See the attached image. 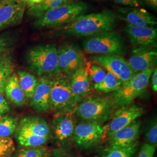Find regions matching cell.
I'll return each instance as SVG.
<instances>
[{"instance_id": "11", "label": "cell", "mask_w": 157, "mask_h": 157, "mask_svg": "<svg viewBox=\"0 0 157 157\" xmlns=\"http://www.w3.org/2000/svg\"><path fill=\"white\" fill-rule=\"evenodd\" d=\"M76 125L75 110L56 113L52 121L51 135L59 145L67 144L73 140Z\"/></svg>"}, {"instance_id": "17", "label": "cell", "mask_w": 157, "mask_h": 157, "mask_svg": "<svg viewBox=\"0 0 157 157\" xmlns=\"http://www.w3.org/2000/svg\"><path fill=\"white\" fill-rule=\"evenodd\" d=\"M124 32L134 47H157V29L154 27H140L127 24Z\"/></svg>"}, {"instance_id": "30", "label": "cell", "mask_w": 157, "mask_h": 157, "mask_svg": "<svg viewBox=\"0 0 157 157\" xmlns=\"http://www.w3.org/2000/svg\"><path fill=\"white\" fill-rule=\"evenodd\" d=\"M15 41V37L12 34H0V56L10 52L14 46Z\"/></svg>"}, {"instance_id": "14", "label": "cell", "mask_w": 157, "mask_h": 157, "mask_svg": "<svg viewBox=\"0 0 157 157\" xmlns=\"http://www.w3.org/2000/svg\"><path fill=\"white\" fill-rule=\"evenodd\" d=\"M25 0H0V32L22 22Z\"/></svg>"}, {"instance_id": "36", "label": "cell", "mask_w": 157, "mask_h": 157, "mask_svg": "<svg viewBox=\"0 0 157 157\" xmlns=\"http://www.w3.org/2000/svg\"><path fill=\"white\" fill-rule=\"evenodd\" d=\"M150 78L151 80V87L152 90L154 92L156 93L157 91V69L156 67L154 68Z\"/></svg>"}, {"instance_id": "27", "label": "cell", "mask_w": 157, "mask_h": 157, "mask_svg": "<svg viewBox=\"0 0 157 157\" xmlns=\"http://www.w3.org/2000/svg\"><path fill=\"white\" fill-rule=\"evenodd\" d=\"M122 82L112 73L107 72L104 79L100 83L92 86L93 89L101 93H112L118 90Z\"/></svg>"}, {"instance_id": "29", "label": "cell", "mask_w": 157, "mask_h": 157, "mask_svg": "<svg viewBox=\"0 0 157 157\" xmlns=\"http://www.w3.org/2000/svg\"><path fill=\"white\" fill-rule=\"evenodd\" d=\"M88 73L93 86L102 82L105 78L107 72L101 66L95 63H93L89 67Z\"/></svg>"}, {"instance_id": "18", "label": "cell", "mask_w": 157, "mask_h": 157, "mask_svg": "<svg viewBox=\"0 0 157 157\" xmlns=\"http://www.w3.org/2000/svg\"><path fill=\"white\" fill-rule=\"evenodd\" d=\"M51 82V76H42L38 78L36 88L30 99V106L35 111L41 112L50 111Z\"/></svg>"}, {"instance_id": "5", "label": "cell", "mask_w": 157, "mask_h": 157, "mask_svg": "<svg viewBox=\"0 0 157 157\" xmlns=\"http://www.w3.org/2000/svg\"><path fill=\"white\" fill-rule=\"evenodd\" d=\"M117 108L111 98L90 95L78 102L75 115L84 122L102 124L110 119Z\"/></svg>"}, {"instance_id": "37", "label": "cell", "mask_w": 157, "mask_h": 157, "mask_svg": "<svg viewBox=\"0 0 157 157\" xmlns=\"http://www.w3.org/2000/svg\"><path fill=\"white\" fill-rule=\"evenodd\" d=\"M144 4L150 8H151L153 11H157V0H141Z\"/></svg>"}, {"instance_id": "16", "label": "cell", "mask_w": 157, "mask_h": 157, "mask_svg": "<svg viewBox=\"0 0 157 157\" xmlns=\"http://www.w3.org/2000/svg\"><path fill=\"white\" fill-rule=\"evenodd\" d=\"M127 61L136 73L155 67L157 61L156 47H136Z\"/></svg>"}, {"instance_id": "19", "label": "cell", "mask_w": 157, "mask_h": 157, "mask_svg": "<svg viewBox=\"0 0 157 157\" xmlns=\"http://www.w3.org/2000/svg\"><path fill=\"white\" fill-rule=\"evenodd\" d=\"M141 121L137 119L128 126L119 129L107 137L108 145L116 147H126L139 140Z\"/></svg>"}, {"instance_id": "28", "label": "cell", "mask_w": 157, "mask_h": 157, "mask_svg": "<svg viewBox=\"0 0 157 157\" xmlns=\"http://www.w3.org/2000/svg\"><path fill=\"white\" fill-rule=\"evenodd\" d=\"M18 126L16 118L6 115L0 119V136L3 137H11L15 134Z\"/></svg>"}, {"instance_id": "4", "label": "cell", "mask_w": 157, "mask_h": 157, "mask_svg": "<svg viewBox=\"0 0 157 157\" xmlns=\"http://www.w3.org/2000/svg\"><path fill=\"white\" fill-rule=\"evenodd\" d=\"M28 67L39 76H52L61 73L55 44H41L29 49L26 54Z\"/></svg>"}, {"instance_id": "20", "label": "cell", "mask_w": 157, "mask_h": 157, "mask_svg": "<svg viewBox=\"0 0 157 157\" xmlns=\"http://www.w3.org/2000/svg\"><path fill=\"white\" fill-rule=\"evenodd\" d=\"M89 67L86 62L69 76L70 84L73 93L82 99L90 95L93 90L88 73Z\"/></svg>"}, {"instance_id": "26", "label": "cell", "mask_w": 157, "mask_h": 157, "mask_svg": "<svg viewBox=\"0 0 157 157\" xmlns=\"http://www.w3.org/2000/svg\"><path fill=\"white\" fill-rule=\"evenodd\" d=\"M11 157H52L50 149L45 146L22 147L15 148Z\"/></svg>"}, {"instance_id": "6", "label": "cell", "mask_w": 157, "mask_h": 157, "mask_svg": "<svg viewBox=\"0 0 157 157\" xmlns=\"http://www.w3.org/2000/svg\"><path fill=\"white\" fill-rule=\"evenodd\" d=\"M50 111L56 113L75 111L82 99L73 93L69 77L59 73L51 76Z\"/></svg>"}, {"instance_id": "33", "label": "cell", "mask_w": 157, "mask_h": 157, "mask_svg": "<svg viewBox=\"0 0 157 157\" xmlns=\"http://www.w3.org/2000/svg\"><path fill=\"white\" fill-rule=\"evenodd\" d=\"M155 147L147 142L142 144L137 157H154L155 152Z\"/></svg>"}, {"instance_id": "22", "label": "cell", "mask_w": 157, "mask_h": 157, "mask_svg": "<svg viewBox=\"0 0 157 157\" xmlns=\"http://www.w3.org/2000/svg\"><path fill=\"white\" fill-rule=\"evenodd\" d=\"M139 141L126 147L108 146L102 148L95 157H135L138 150Z\"/></svg>"}, {"instance_id": "12", "label": "cell", "mask_w": 157, "mask_h": 157, "mask_svg": "<svg viewBox=\"0 0 157 157\" xmlns=\"http://www.w3.org/2000/svg\"><path fill=\"white\" fill-rule=\"evenodd\" d=\"M144 113L143 107L131 104L119 108L112 114L108 124L104 126V136L108 137L118 130L124 128L141 117Z\"/></svg>"}, {"instance_id": "25", "label": "cell", "mask_w": 157, "mask_h": 157, "mask_svg": "<svg viewBox=\"0 0 157 157\" xmlns=\"http://www.w3.org/2000/svg\"><path fill=\"white\" fill-rule=\"evenodd\" d=\"M19 84L26 98L30 100L36 88L38 78L32 73L24 70H20L17 73Z\"/></svg>"}, {"instance_id": "23", "label": "cell", "mask_w": 157, "mask_h": 157, "mask_svg": "<svg viewBox=\"0 0 157 157\" xmlns=\"http://www.w3.org/2000/svg\"><path fill=\"white\" fill-rule=\"evenodd\" d=\"M75 1L76 0H44L38 5L28 8L26 13L29 17L37 19L47 12Z\"/></svg>"}, {"instance_id": "24", "label": "cell", "mask_w": 157, "mask_h": 157, "mask_svg": "<svg viewBox=\"0 0 157 157\" xmlns=\"http://www.w3.org/2000/svg\"><path fill=\"white\" fill-rule=\"evenodd\" d=\"M15 63L13 58L8 52L0 56V93H3L6 82L14 72Z\"/></svg>"}, {"instance_id": "32", "label": "cell", "mask_w": 157, "mask_h": 157, "mask_svg": "<svg viewBox=\"0 0 157 157\" xmlns=\"http://www.w3.org/2000/svg\"><path fill=\"white\" fill-rule=\"evenodd\" d=\"M15 150V146L12 137L0 136V157H11Z\"/></svg>"}, {"instance_id": "8", "label": "cell", "mask_w": 157, "mask_h": 157, "mask_svg": "<svg viewBox=\"0 0 157 157\" xmlns=\"http://www.w3.org/2000/svg\"><path fill=\"white\" fill-rule=\"evenodd\" d=\"M154 67L136 73L129 81L122 83L118 90L112 92L110 98L117 108L132 104L146 90Z\"/></svg>"}, {"instance_id": "35", "label": "cell", "mask_w": 157, "mask_h": 157, "mask_svg": "<svg viewBox=\"0 0 157 157\" xmlns=\"http://www.w3.org/2000/svg\"><path fill=\"white\" fill-rule=\"evenodd\" d=\"M10 107L2 93H0V115L2 116L10 111Z\"/></svg>"}, {"instance_id": "7", "label": "cell", "mask_w": 157, "mask_h": 157, "mask_svg": "<svg viewBox=\"0 0 157 157\" xmlns=\"http://www.w3.org/2000/svg\"><path fill=\"white\" fill-rule=\"evenodd\" d=\"M84 51L94 55L124 56L126 44L124 37L111 30L87 37L82 43Z\"/></svg>"}, {"instance_id": "31", "label": "cell", "mask_w": 157, "mask_h": 157, "mask_svg": "<svg viewBox=\"0 0 157 157\" xmlns=\"http://www.w3.org/2000/svg\"><path fill=\"white\" fill-rule=\"evenodd\" d=\"M145 136L147 143L155 148L157 146V121L156 117L148 122L145 129Z\"/></svg>"}, {"instance_id": "9", "label": "cell", "mask_w": 157, "mask_h": 157, "mask_svg": "<svg viewBox=\"0 0 157 157\" xmlns=\"http://www.w3.org/2000/svg\"><path fill=\"white\" fill-rule=\"evenodd\" d=\"M57 56L61 72L69 77L86 62L82 51L73 42H65L59 45Z\"/></svg>"}, {"instance_id": "34", "label": "cell", "mask_w": 157, "mask_h": 157, "mask_svg": "<svg viewBox=\"0 0 157 157\" xmlns=\"http://www.w3.org/2000/svg\"><path fill=\"white\" fill-rule=\"evenodd\" d=\"M115 3L124 7L143 8L144 4L141 0H112Z\"/></svg>"}, {"instance_id": "13", "label": "cell", "mask_w": 157, "mask_h": 157, "mask_svg": "<svg viewBox=\"0 0 157 157\" xmlns=\"http://www.w3.org/2000/svg\"><path fill=\"white\" fill-rule=\"evenodd\" d=\"M104 136L102 124L96 122H83L76 125L73 140L76 146L89 148L98 144Z\"/></svg>"}, {"instance_id": "21", "label": "cell", "mask_w": 157, "mask_h": 157, "mask_svg": "<svg viewBox=\"0 0 157 157\" xmlns=\"http://www.w3.org/2000/svg\"><path fill=\"white\" fill-rule=\"evenodd\" d=\"M4 92L7 98L17 107L25 105L27 98L19 84L17 73L13 72L8 78Z\"/></svg>"}, {"instance_id": "40", "label": "cell", "mask_w": 157, "mask_h": 157, "mask_svg": "<svg viewBox=\"0 0 157 157\" xmlns=\"http://www.w3.org/2000/svg\"><path fill=\"white\" fill-rule=\"evenodd\" d=\"M96 1H105V0H96Z\"/></svg>"}, {"instance_id": "41", "label": "cell", "mask_w": 157, "mask_h": 157, "mask_svg": "<svg viewBox=\"0 0 157 157\" xmlns=\"http://www.w3.org/2000/svg\"><path fill=\"white\" fill-rule=\"evenodd\" d=\"M1 117H2V116H1V115H0V119H1Z\"/></svg>"}, {"instance_id": "3", "label": "cell", "mask_w": 157, "mask_h": 157, "mask_svg": "<svg viewBox=\"0 0 157 157\" xmlns=\"http://www.w3.org/2000/svg\"><path fill=\"white\" fill-rule=\"evenodd\" d=\"M15 135L20 146H44L51 136L50 126L43 118L37 116L27 117L18 122Z\"/></svg>"}, {"instance_id": "38", "label": "cell", "mask_w": 157, "mask_h": 157, "mask_svg": "<svg viewBox=\"0 0 157 157\" xmlns=\"http://www.w3.org/2000/svg\"><path fill=\"white\" fill-rule=\"evenodd\" d=\"M44 0H25L26 8L28 9L32 6L38 5L40 3H41Z\"/></svg>"}, {"instance_id": "10", "label": "cell", "mask_w": 157, "mask_h": 157, "mask_svg": "<svg viewBox=\"0 0 157 157\" xmlns=\"http://www.w3.org/2000/svg\"><path fill=\"white\" fill-rule=\"evenodd\" d=\"M93 63L103 67L108 72L112 73L122 83L129 81L135 76V72L124 57L117 55H94L90 57Z\"/></svg>"}, {"instance_id": "1", "label": "cell", "mask_w": 157, "mask_h": 157, "mask_svg": "<svg viewBox=\"0 0 157 157\" xmlns=\"http://www.w3.org/2000/svg\"><path fill=\"white\" fill-rule=\"evenodd\" d=\"M117 18L113 12L103 10L100 12L85 14L67 25L54 29L53 33L61 36L89 37L113 30Z\"/></svg>"}, {"instance_id": "15", "label": "cell", "mask_w": 157, "mask_h": 157, "mask_svg": "<svg viewBox=\"0 0 157 157\" xmlns=\"http://www.w3.org/2000/svg\"><path fill=\"white\" fill-rule=\"evenodd\" d=\"M114 13L117 19L130 25L140 27H154L157 25L156 17L144 8L117 7Z\"/></svg>"}, {"instance_id": "39", "label": "cell", "mask_w": 157, "mask_h": 157, "mask_svg": "<svg viewBox=\"0 0 157 157\" xmlns=\"http://www.w3.org/2000/svg\"><path fill=\"white\" fill-rule=\"evenodd\" d=\"M52 157H71L65 154H60V153H55V154H54V155L52 154Z\"/></svg>"}, {"instance_id": "2", "label": "cell", "mask_w": 157, "mask_h": 157, "mask_svg": "<svg viewBox=\"0 0 157 157\" xmlns=\"http://www.w3.org/2000/svg\"><path fill=\"white\" fill-rule=\"evenodd\" d=\"M89 10V6L86 2L75 1L60 6L35 19L33 27L37 30L58 28L85 15Z\"/></svg>"}]
</instances>
